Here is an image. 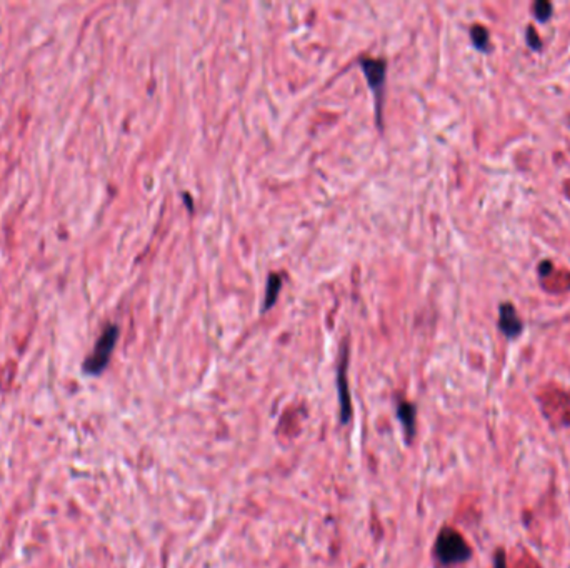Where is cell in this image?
Wrapping results in <instances>:
<instances>
[{
    "mask_svg": "<svg viewBox=\"0 0 570 568\" xmlns=\"http://www.w3.org/2000/svg\"><path fill=\"white\" fill-rule=\"evenodd\" d=\"M434 555L440 565L453 567L470 560L472 548L463 535L452 526H444L434 545Z\"/></svg>",
    "mask_w": 570,
    "mask_h": 568,
    "instance_id": "obj_1",
    "label": "cell"
},
{
    "mask_svg": "<svg viewBox=\"0 0 570 568\" xmlns=\"http://www.w3.org/2000/svg\"><path fill=\"white\" fill-rule=\"evenodd\" d=\"M119 340V327L115 323H109L99 339H97L94 350L87 355V358L82 363V372L89 377H99L102 372L107 368L112 357L115 345Z\"/></svg>",
    "mask_w": 570,
    "mask_h": 568,
    "instance_id": "obj_2",
    "label": "cell"
},
{
    "mask_svg": "<svg viewBox=\"0 0 570 568\" xmlns=\"http://www.w3.org/2000/svg\"><path fill=\"white\" fill-rule=\"evenodd\" d=\"M360 68H362L367 84L372 89L375 95V105H377V119L380 122L382 119V99H384V85H386V73H387V64L384 59H374V57H360L359 59Z\"/></svg>",
    "mask_w": 570,
    "mask_h": 568,
    "instance_id": "obj_3",
    "label": "cell"
},
{
    "mask_svg": "<svg viewBox=\"0 0 570 568\" xmlns=\"http://www.w3.org/2000/svg\"><path fill=\"white\" fill-rule=\"evenodd\" d=\"M347 362H349V349H347V345H344V349H342L340 365L339 368H337V389H339L342 425H347L352 418V399L349 392V382H347Z\"/></svg>",
    "mask_w": 570,
    "mask_h": 568,
    "instance_id": "obj_4",
    "label": "cell"
},
{
    "mask_svg": "<svg viewBox=\"0 0 570 568\" xmlns=\"http://www.w3.org/2000/svg\"><path fill=\"white\" fill-rule=\"evenodd\" d=\"M499 327L507 339H516V337L522 332V322L521 318H518L512 303H502V306H500Z\"/></svg>",
    "mask_w": 570,
    "mask_h": 568,
    "instance_id": "obj_5",
    "label": "cell"
},
{
    "mask_svg": "<svg viewBox=\"0 0 570 568\" xmlns=\"http://www.w3.org/2000/svg\"><path fill=\"white\" fill-rule=\"evenodd\" d=\"M397 418L400 422L402 427H404V432L407 435V440L412 442V438L415 437V428H417V409L414 404L407 400H400L397 405Z\"/></svg>",
    "mask_w": 570,
    "mask_h": 568,
    "instance_id": "obj_6",
    "label": "cell"
},
{
    "mask_svg": "<svg viewBox=\"0 0 570 568\" xmlns=\"http://www.w3.org/2000/svg\"><path fill=\"white\" fill-rule=\"evenodd\" d=\"M280 289H282V277L277 274L268 275L266 287V300H263L262 312H267L268 308L273 307V303L277 302V297H279Z\"/></svg>",
    "mask_w": 570,
    "mask_h": 568,
    "instance_id": "obj_7",
    "label": "cell"
},
{
    "mask_svg": "<svg viewBox=\"0 0 570 568\" xmlns=\"http://www.w3.org/2000/svg\"><path fill=\"white\" fill-rule=\"evenodd\" d=\"M470 37L474 40L475 47L480 50L489 49V30L484 25H474L470 30Z\"/></svg>",
    "mask_w": 570,
    "mask_h": 568,
    "instance_id": "obj_8",
    "label": "cell"
},
{
    "mask_svg": "<svg viewBox=\"0 0 570 568\" xmlns=\"http://www.w3.org/2000/svg\"><path fill=\"white\" fill-rule=\"evenodd\" d=\"M534 13L540 22L549 20L550 13H552V4L545 2V0H539V2L534 4Z\"/></svg>",
    "mask_w": 570,
    "mask_h": 568,
    "instance_id": "obj_9",
    "label": "cell"
},
{
    "mask_svg": "<svg viewBox=\"0 0 570 568\" xmlns=\"http://www.w3.org/2000/svg\"><path fill=\"white\" fill-rule=\"evenodd\" d=\"M494 568H507V555H505L504 548H497L494 553Z\"/></svg>",
    "mask_w": 570,
    "mask_h": 568,
    "instance_id": "obj_10",
    "label": "cell"
},
{
    "mask_svg": "<svg viewBox=\"0 0 570 568\" xmlns=\"http://www.w3.org/2000/svg\"><path fill=\"white\" fill-rule=\"evenodd\" d=\"M527 39H529L530 47L540 49V39H539V35H537L534 27H529V30H527Z\"/></svg>",
    "mask_w": 570,
    "mask_h": 568,
    "instance_id": "obj_11",
    "label": "cell"
},
{
    "mask_svg": "<svg viewBox=\"0 0 570 568\" xmlns=\"http://www.w3.org/2000/svg\"><path fill=\"white\" fill-rule=\"evenodd\" d=\"M569 400H570V397H569Z\"/></svg>",
    "mask_w": 570,
    "mask_h": 568,
    "instance_id": "obj_12",
    "label": "cell"
}]
</instances>
